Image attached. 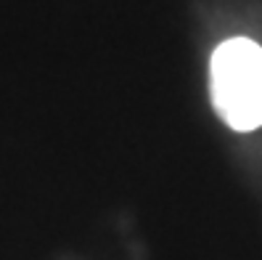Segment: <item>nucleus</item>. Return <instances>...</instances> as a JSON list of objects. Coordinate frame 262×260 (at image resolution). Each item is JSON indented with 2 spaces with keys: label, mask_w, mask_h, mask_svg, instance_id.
Returning a JSON list of instances; mask_svg holds the SVG:
<instances>
[{
  "label": "nucleus",
  "mask_w": 262,
  "mask_h": 260,
  "mask_svg": "<svg viewBox=\"0 0 262 260\" xmlns=\"http://www.w3.org/2000/svg\"><path fill=\"white\" fill-rule=\"evenodd\" d=\"M212 101L233 130L262 125V48L249 37H230L212 56Z\"/></svg>",
  "instance_id": "nucleus-1"
}]
</instances>
